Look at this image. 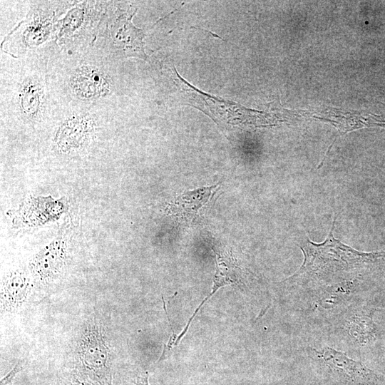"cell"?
<instances>
[{
    "label": "cell",
    "instance_id": "cell-1",
    "mask_svg": "<svg viewBox=\"0 0 385 385\" xmlns=\"http://www.w3.org/2000/svg\"><path fill=\"white\" fill-rule=\"evenodd\" d=\"M334 227V221L327 239L322 243L312 242L309 239L300 243L304 262L287 280L290 282L324 280L385 258V252H361L342 243L333 235Z\"/></svg>",
    "mask_w": 385,
    "mask_h": 385
},
{
    "label": "cell",
    "instance_id": "cell-2",
    "mask_svg": "<svg viewBox=\"0 0 385 385\" xmlns=\"http://www.w3.org/2000/svg\"><path fill=\"white\" fill-rule=\"evenodd\" d=\"M80 354L85 368L101 381L111 385V373L108 366L109 350L96 323L87 326L81 342Z\"/></svg>",
    "mask_w": 385,
    "mask_h": 385
},
{
    "label": "cell",
    "instance_id": "cell-3",
    "mask_svg": "<svg viewBox=\"0 0 385 385\" xmlns=\"http://www.w3.org/2000/svg\"><path fill=\"white\" fill-rule=\"evenodd\" d=\"M314 351L335 376L349 385H375L379 381L376 372L343 352L331 347Z\"/></svg>",
    "mask_w": 385,
    "mask_h": 385
},
{
    "label": "cell",
    "instance_id": "cell-4",
    "mask_svg": "<svg viewBox=\"0 0 385 385\" xmlns=\"http://www.w3.org/2000/svg\"><path fill=\"white\" fill-rule=\"evenodd\" d=\"M216 257V271L213 278V284L210 294L202 301L190 317L186 326L178 336L175 342L177 345L186 334L194 317L201 309L206 301L210 299L220 287L230 284H242L243 272L237 263L232 252L230 251L215 250L212 248Z\"/></svg>",
    "mask_w": 385,
    "mask_h": 385
},
{
    "label": "cell",
    "instance_id": "cell-5",
    "mask_svg": "<svg viewBox=\"0 0 385 385\" xmlns=\"http://www.w3.org/2000/svg\"><path fill=\"white\" fill-rule=\"evenodd\" d=\"M67 242L58 237L42 249L30 262L33 275L41 282H48L61 272L66 260Z\"/></svg>",
    "mask_w": 385,
    "mask_h": 385
},
{
    "label": "cell",
    "instance_id": "cell-6",
    "mask_svg": "<svg viewBox=\"0 0 385 385\" xmlns=\"http://www.w3.org/2000/svg\"><path fill=\"white\" fill-rule=\"evenodd\" d=\"M216 188L204 187L179 195L168 205L169 212L179 220L192 221L212 198Z\"/></svg>",
    "mask_w": 385,
    "mask_h": 385
},
{
    "label": "cell",
    "instance_id": "cell-7",
    "mask_svg": "<svg viewBox=\"0 0 385 385\" xmlns=\"http://www.w3.org/2000/svg\"><path fill=\"white\" fill-rule=\"evenodd\" d=\"M30 287V278L24 270L11 272L4 279L1 291V310L13 312L26 301Z\"/></svg>",
    "mask_w": 385,
    "mask_h": 385
},
{
    "label": "cell",
    "instance_id": "cell-8",
    "mask_svg": "<svg viewBox=\"0 0 385 385\" xmlns=\"http://www.w3.org/2000/svg\"><path fill=\"white\" fill-rule=\"evenodd\" d=\"M83 73L81 69L79 70L73 79V90L76 93H81V96L89 97L105 91V88H107L108 85L103 74L92 69H85Z\"/></svg>",
    "mask_w": 385,
    "mask_h": 385
},
{
    "label": "cell",
    "instance_id": "cell-9",
    "mask_svg": "<svg viewBox=\"0 0 385 385\" xmlns=\"http://www.w3.org/2000/svg\"><path fill=\"white\" fill-rule=\"evenodd\" d=\"M349 333L359 344L369 343L376 337V326L369 315H358L351 318L348 324Z\"/></svg>",
    "mask_w": 385,
    "mask_h": 385
},
{
    "label": "cell",
    "instance_id": "cell-10",
    "mask_svg": "<svg viewBox=\"0 0 385 385\" xmlns=\"http://www.w3.org/2000/svg\"><path fill=\"white\" fill-rule=\"evenodd\" d=\"M21 369V362L19 361L14 367L4 377L1 381L0 385H9L11 383L12 380L15 377L16 374Z\"/></svg>",
    "mask_w": 385,
    "mask_h": 385
},
{
    "label": "cell",
    "instance_id": "cell-11",
    "mask_svg": "<svg viewBox=\"0 0 385 385\" xmlns=\"http://www.w3.org/2000/svg\"><path fill=\"white\" fill-rule=\"evenodd\" d=\"M148 378V374L147 371L140 373L136 376L135 379L133 381V383L135 385H149Z\"/></svg>",
    "mask_w": 385,
    "mask_h": 385
}]
</instances>
